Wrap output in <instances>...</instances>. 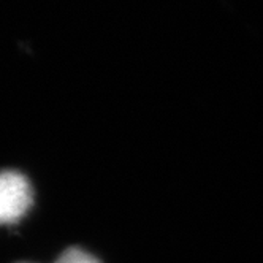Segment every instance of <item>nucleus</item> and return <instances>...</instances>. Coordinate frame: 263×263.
Listing matches in <instances>:
<instances>
[{
	"label": "nucleus",
	"mask_w": 263,
	"mask_h": 263,
	"mask_svg": "<svg viewBox=\"0 0 263 263\" xmlns=\"http://www.w3.org/2000/svg\"><path fill=\"white\" fill-rule=\"evenodd\" d=\"M32 206V187L24 175L5 170L0 178V219L4 223L20 220Z\"/></svg>",
	"instance_id": "obj_1"
},
{
	"label": "nucleus",
	"mask_w": 263,
	"mask_h": 263,
	"mask_svg": "<svg viewBox=\"0 0 263 263\" xmlns=\"http://www.w3.org/2000/svg\"><path fill=\"white\" fill-rule=\"evenodd\" d=\"M54 263H100V260L80 248H68Z\"/></svg>",
	"instance_id": "obj_2"
}]
</instances>
